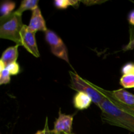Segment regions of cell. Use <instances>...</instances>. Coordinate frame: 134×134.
Masks as SVG:
<instances>
[{"instance_id":"obj_1","label":"cell","mask_w":134,"mask_h":134,"mask_svg":"<svg viewBox=\"0 0 134 134\" xmlns=\"http://www.w3.org/2000/svg\"><path fill=\"white\" fill-rule=\"evenodd\" d=\"M103 122L120 127L134 133V115L122 109L111 99L106 98L99 105Z\"/></svg>"},{"instance_id":"obj_2","label":"cell","mask_w":134,"mask_h":134,"mask_svg":"<svg viewBox=\"0 0 134 134\" xmlns=\"http://www.w3.org/2000/svg\"><path fill=\"white\" fill-rule=\"evenodd\" d=\"M22 15L14 11L10 15L0 18V37L1 39L13 41L20 46V32L24 25L22 22Z\"/></svg>"},{"instance_id":"obj_3","label":"cell","mask_w":134,"mask_h":134,"mask_svg":"<svg viewBox=\"0 0 134 134\" xmlns=\"http://www.w3.org/2000/svg\"><path fill=\"white\" fill-rule=\"evenodd\" d=\"M71 77V86L73 90L77 92H82L88 96L92 101L98 107L103 100L107 98L102 92L99 90V87L90 83L89 81L81 78L75 73L69 71Z\"/></svg>"},{"instance_id":"obj_4","label":"cell","mask_w":134,"mask_h":134,"mask_svg":"<svg viewBox=\"0 0 134 134\" xmlns=\"http://www.w3.org/2000/svg\"><path fill=\"white\" fill-rule=\"evenodd\" d=\"M44 33L45 40L49 44L51 52L55 56L64 60L69 64L68 48L61 38L54 31L48 29Z\"/></svg>"},{"instance_id":"obj_5","label":"cell","mask_w":134,"mask_h":134,"mask_svg":"<svg viewBox=\"0 0 134 134\" xmlns=\"http://www.w3.org/2000/svg\"><path fill=\"white\" fill-rule=\"evenodd\" d=\"M35 32L29 28L28 26L24 25L20 32V46L24 47L26 51L36 58H39L40 53L35 39Z\"/></svg>"},{"instance_id":"obj_6","label":"cell","mask_w":134,"mask_h":134,"mask_svg":"<svg viewBox=\"0 0 134 134\" xmlns=\"http://www.w3.org/2000/svg\"><path fill=\"white\" fill-rule=\"evenodd\" d=\"M58 118L54 122V126L52 132L54 133H65L67 134L72 133V124L73 121V116L71 115H65L62 113L60 110Z\"/></svg>"},{"instance_id":"obj_7","label":"cell","mask_w":134,"mask_h":134,"mask_svg":"<svg viewBox=\"0 0 134 134\" xmlns=\"http://www.w3.org/2000/svg\"><path fill=\"white\" fill-rule=\"evenodd\" d=\"M99 89L103 94L113 98L119 103L128 105H134V94L126 91L125 89H119L114 91H108L100 88Z\"/></svg>"},{"instance_id":"obj_8","label":"cell","mask_w":134,"mask_h":134,"mask_svg":"<svg viewBox=\"0 0 134 134\" xmlns=\"http://www.w3.org/2000/svg\"><path fill=\"white\" fill-rule=\"evenodd\" d=\"M28 27L30 30H31L35 33L38 31L46 32L48 30L47 28V26H46L45 20H44L40 9L39 7L32 11Z\"/></svg>"},{"instance_id":"obj_9","label":"cell","mask_w":134,"mask_h":134,"mask_svg":"<svg viewBox=\"0 0 134 134\" xmlns=\"http://www.w3.org/2000/svg\"><path fill=\"white\" fill-rule=\"evenodd\" d=\"M18 47L19 45L16 44L4 51L0 60V68H6L12 63L16 62L18 56Z\"/></svg>"},{"instance_id":"obj_10","label":"cell","mask_w":134,"mask_h":134,"mask_svg":"<svg viewBox=\"0 0 134 134\" xmlns=\"http://www.w3.org/2000/svg\"><path fill=\"white\" fill-rule=\"evenodd\" d=\"M92 102V101L91 98L86 94L82 92H77L75 95L73 100L74 107L81 111L88 108Z\"/></svg>"},{"instance_id":"obj_11","label":"cell","mask_w":134,"mask_h":134,"mask_svg":"<svg viewBox=\"0 0 134 134\" xmlns=\"http://www.w3.org/2000/svg\"><path fill=\"white\" fill-rule=\"evenodd\" d=\"M38 3L39 0H24L21 2L18 9L15 11L20 14H22L23 12L27 10H31L33 11L38 8Z\"/></svg>"},{"instance_id":"obj_12","label":"cell","mask_w":134,"mask_h":134,"mask_svg":"<svg viewBox=\"0 0 134 134\" xmlns=\"http://www.w3.org/2000/svg\"><path fill=\"white\" fill-rule=\"evenodd\" d=\"M16 7V3L13 1H4L1 3V8H0V14L1 17L0 18H5L7 16L10 15L13 13L14 8Z\"/></svg>"},{"instance_id":"obj_13","label":"cell","mask_w":134,"mask_h":134,"mask_svg":"<svg viewBox=\"0 0 134 134\" xmlns=\"http://www.w3.org/2000/svg\"><path fill=\"white\" fill-rule=\"evenodd\" d=\"M79 2L77 0H55L54 5L58 9H65L69 6L78 7Z\"/></svg>"},{"instance_id":"obj_14","label":"cell","mask_w":134,"mask_h":134,"mask_svg":"<svg viewBox=\"0 0 134 134\" xmlns=\"http://www.w3.org/2000/svg\"><path fill=\"white\" fill-rule=\"evenodd\" d=\"M120 84L124 88H134V74L123 75L120 79Z\"/></svg>"},{"instance_id":"obj_15","label":"cell","mask_w":134,"mask_h":134,"mask_svg":"<svg viewBox=\"0 0 134 134\" xmlns=\"http://www.w3.org/2000/svg\"><path fill=\"white\" fill-rule=\"evenodd\" d=\"M10 82V75L7 68H0V85H7Z\"/></svg>"},{"instance_id":"obj_16","label":"cell","mask_w":134,"mask_h":134,"mask_svg":"<svg viewBox=\"0 0 134 134\" xmlns=\"http://www.w3.org/2000/svg\"><path fill=\"white\" fill-rule=\"evenodd\" d=\"M105 96L107 97V98H109V99H111V100H112L113 102L115 103V104L117 105L119 107H120V108L122 109H124V110H125V111H127V112L130 113L132 114V115H134V105H125V104H123V103H119V102H118L117 101H116L115 99H114L113 98H111V97L109 96H107V95H105Z\"/></svg>"},{"instance_id":"obj_17","label":"cell","mask_w":134,"mask_h":134,"mask_svg":"<svg viewBox=\"0 0 134 134\" xmlns=\"http://www.w3.org/2000/svg\"><path fill=\"white\" fill-rule=\"evenodd\" d=\"M6 68L9 71L10 75H18L20 73V71L19 64L16 62L12 63L11 64L8 65Z\"/></svg>"},{"instance_id":"obj_18","label":"cell","mask_w":134,"mask_h":134,"mask_svg":"<svg viewBox=\"0 0 134 134\" xmlns=\"http://www.w3.org/2000/svg\"><path fill=\"white\" fill-rule=\"evenodd\" d=\"M121 71L123 75L129 74V73L134 74V64L131 62L126 64L122 68Z\"/></svg>"},{"instance_id":"obj_19","label":"cell","mask_w":134,"mask_h":134,"mask_svg":"<svg viewBox=\"0 0 134 134\" xmlns=\"http://www.w3.org/2000/svg\"><path fill=\"white\" fill-rule=\"evenodd\" d=\"M81 2L86 4V5H92L93 4H98L102 3L104 2V1H80Z\"/></svg>"},{"instance_id":"obj_20","label":"cell","mask_w":134,"mask_h":134,"mask_svg":"<svg viewBox=\"0 0 134 134\" xmlns=\"http://www.w3.org/2000/svg\"><path fill=\"white\" fill-rule=\"evenodd\" d=\"M44 128H46L47 130V134H67L65 133H54L52 130H49L48 126V120H47H47H46V122H45V126H44ZM71 134H75V133H71Z\"/></svg>"},{"instance_id":"obj_21","label":"cell","mask_w":134,"mask_h":134,"mask_svg":"<svg viewBox=\"0 0 134 134\" xmlns=\"http://www.w3.org/2000/svg\"><path fill=\"white\" fill-rule=\"evenodd\" d=\"M128 21L131 25L134 26V10L130 12V13L128 15Z\"/></svg>"},{"instance_id":"obj_22","label":"cell","mask_w":134,"mask_h":134,"mask_svg":"<svg viewBox=\"0 0 134 134\" xmlns=\"http://www.w3.org/2000/svg\"><path fill=\"white\" fill-rule=\"evenodd\" d=\"M134 48V41H130L128 44L124 48V51L132 50Z\"/></svg>"},{"instance_id":"obj_23","label":"cell","mask_w":134,"mask_h":134,"mask_svg":"<svg viewBox=\"0 0 134 134\" xmlns=\"http://www.w3.org/2000/svg\"><path fill=\"white\" fill-rule=\"evenodd\" d=\"M130 41H134V26L130 29Z\"/></svg>"},{"instance_id":"obj_24","label":"cell","mask_w":134,"mask_h":134,"mask_svg":"<svg viewBox=\"0 0 134 134\" xmlns=\"http://www.w3.org/2000/svg\"><path fill=\"white\" fill-rule=\"evenodd\" d=\"M35 134H47V130L45 128H44V129L43 130H39L38 132H37Z\"/></svg>"}]
</instances>
